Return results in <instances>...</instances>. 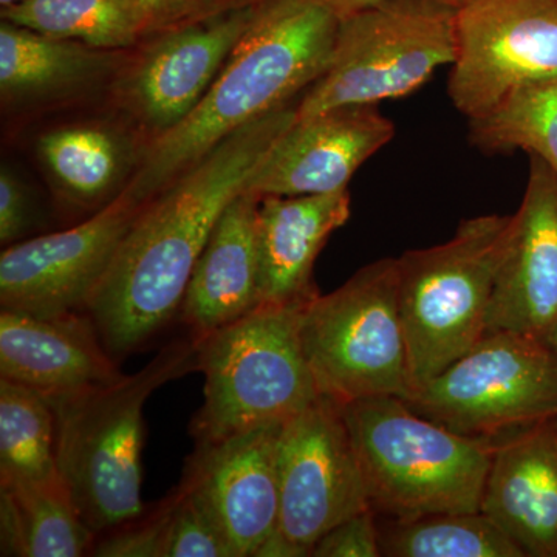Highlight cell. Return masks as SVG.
Here are the masks:
<instances>
[{"label": "cell", "instance_id": "6da1fadb", "mask_svg": "<svg viewBox=\"0 0 557 557\" xmlns=\"http://www.w3.org/2000/svg\"><path fill=\"white\" fill-rule=\"evenodd\" d=\"M296 108L293 102L240 127L143 209L84 309L116 361L178 317L215 223L295 123Z\"/></svg>", "mask_w": 557, "mask_h": 557}, {"label": "cell", "instance_id": "7a4b0ae2", "mask_svg": "<svg viewBox=\"0 0 557 557\" xmlns=\"http://www.w3.org/2000/svg\"><path fill=\"white\" fill-rule=\"evenodd\" d=\"M339 17L314 0H258L203 100L152 138L127 193L148 203L240 127L293 104L327 69Z\"/></svg>", "mask_w": 557, "mask_h": 557}, {"label": "cell", "instance_id": "3957f363", "mask_svg": "<svg viewBox=\"0 0 557 557\" xmlns=\"http://www.w3.org/2000/svg\"><path fill=\"white\" fill-rule=\"evenodd\" d=\"M197 370L199 344L190 336L164 347L134 375L47 397L58 472L81 519L98 536L145 512L143 410L157 388Z\"/></svg>", "mask_w": 557, "mask_h": 557}, {"label": "cell", "instance_id": "277c9868", "mask_svg": "<svg viewBox=\"0 0 557 557\" xmlns=\"http://www.w3.org/2000/svg\"><path fill=\"white\" fill-rule=\"evenodd\" d=\"M379 518L480 511L494 443L465 437L395 397L341 405Z\"/></svg>", "mask_w": 557, "mask_h": 557}, {"label": "cell", "instance_id": "5b68a950", "mask_svg": "<svg viewBox=\"0 0 557 557\" xmlns=\"http://www.w3.org/2000/svg\"><path fill=\"white\" fill-rule=\"evenodd\" d=\"M307 304H260L196 338L205 375L203 405L190 423L196 443L285 423L321 395L300 338Z\"/></svg>", "mask_w": 557, "mask_h": 557}, {"label": "cell", "instance_id": "8992f818", "mask_svg": "<svg viewBox=\"0 0 557 557\" xmlns=\"http://www.w3.org/2000/svg\"><path fill=\"white\" fill-rule=\"evenodd\" d=\"M512 214L463 220L445 244L403 252L398 299L416 392L485 335Z\"/></svg>", "mask_w": 557, "mask_h": 557}, {"label": "cell", "instance_id": "52a82bcc", "mask_svg": "<svg viewBox=\"0 0 557 557\" xmlns=\"http://www.w3.org/2000/svg\"><path fill=\"white\" fill-rule=\"evenodd\" d=\"M457 0H381L339 20L327 69L296 119L408 97L457 57Z\"/></svg>", "mask_w": 557, "mask_h": 557}, {"label": "cell", "instance_id": "ba28073f", "mask_svg": "<svg viewBox=\"0 0 557 557\" xmlns=\"http://www.w3.org/2000/svg\"><path fill=\"white\" fill-rule=\"evenodd\" d=\"M300 338L319 394L335 401L416 394L398 299L397 258L369 263L302 311Z\"/></svg>", "mask_w": 557, "mask_h": 557}, {"label": "cell", "instance_id": "9c48e42d", "mask_svg": "<svg viewBox=\"0 0 557 557\" xmlns=\"http://www.w3.org/2000/svg\"><path fill=\"white\" fill-rule=\"evenodd\" d=\"M406 403L465 437L500 442L557 417V351L522 333H485Z\"/></svg>", "mask_w": 557, "mask_h": 557}, {"label": "cell", "instance_id": "30bf717a", "mask_svg": "<svg viewBox=\"0 0 557 557\" xmlns=\"http://www.w3.org/2000/svg\"><path fill=\"white\" fill-rule=\"evenodd\" d=\"M368 508L341 403L319 395L282 426L277 528L260 557L311 556L319 539Z\"/></svg>", "mask_w": 557, "mask_h": 557}, {"label": "cell", "instance_id": "8fae6325", "mask_svg": "<svg viewBox=\"0 0 557 557\" xmlns=\"http://www.w3.org/2000/svg\"><path fill=\"white\" fill-rule=\"evenodd\" d=\"M456 27L448 94L467 120L557 75V0H457Z\"/></svg>", "mask_w": 557, "mask_h": 557}, {"label": "cell", "instance_id": "7c38bea8", "mask_svg": "<svg viewBox=\"0 0 557 557\" xmlns=\"http://www.w3.org/2000/svg\"><path fill=\"white\" fill-rule=\"evenodd\" d=\"M148 203L123 189L73 228L21 240L3 249L0 307L40 317L84 311L124 237Z\"/></svg>", "mask_w": 557, "mask_h": 557}, {"label": "cell", "instance_id": "4fadbf2b", "mask_svg": "<svg viewBox=\"0 0 557 557\" xmlns=\"http://www.w3.org/2000/svg\"><path fill=\"white\" fill-rule=\"evenodd\" d=\"M256 3L159 33L121 79L119 97L153 138L182 123L212 86L255 16Z\"/></svg>", "mask_w": 557, "mask_h": 557}, {"label": "cell", "instance_id": "5bb4252c", "mask_svg": "<svg viewBox=\"0 0 557 557\" xmlns=\"http://www.w3.org/2000/svg\"><path fill=\"white\" fill-rule=\"evenodd\" d=\"M284 423L196 443L182 485L211 509L234 557H260L276 534L278 443Z\"/></svg>", "mask_w": 557, "mask_h": 557}, {"label": "cell", "instance_id": "9a60e30c", "mask_svg": "<svg viewBox=\"0 0 557 557\" xmlns=\"http://www.w3.org/2000/svg\"><path fill=\"white\" fill-rule=\"evenodd\" d=\"M394 135V123L379 106H344L296 119L271 146L244 190L260 199L338 193Z\"/></svg>", "mask_w": 557, "mask_h": 557}, {"label": "cell", "instance_id": "2e32d148", "mask_svg": "<svg viewBox=\"0 0 557 557\" xmlns=\"http://www.w3.org/2000/svg\"><path fill=\"white\" fill-rule=\"evenodd\" d=\"M490 332L547 343L557 335V175L534 156L491 296Z\"/></svg>", "mask_w": 557, "mask_h": 557}, {"label": "cell", "instance_id": "e0dca14e", "mask_svg": "<svg viewBox=\"0 0 557 557\" xmlns=\"http://www.w3.org/2000/svg\"><path fill=\"white\" fill-rule=\"evenodd\" d=\"M123 376L86 311H0V379L53 397Z\"/></svg>", "mask_w": 557, "mask_h": 557}, {"label": "cell", "instance_id": "ac0fdd59", "mask_svg": "<svg viewBox=\"0 0 557 557\" xmlns=\"http://www.w3.org/2000/svg\"><path fill=\"white\" fill-rule=\"evenodd\" d=\"M480 511L525 557H557V417L494 443Z\"/></svg>", "mask_w": 557, "mask_h": 557}, {"label": "cell", "instance_id": "d6986e66", "mask_svg": "<svg viewBox=\"0 0 557 557\" xmlns=\"http://www.w3.org/2000/svg\"><path fill=\"white\" fill-rule=\"evenodd\" d=\"M260 197L248 190L222 212L197 260L178 317L203 338L255 310L260 298Z\"/></svg>", "mask_w": 557, "mask_h": 557}, {"label": "cell", "instance_id": "ffe728a7", "mask_svg": "<svg viewBox=\"0 0 557 557\" xmlns=\"http://www.w3.org/2000/svg\"><path fill=\"white\" fill-rule=\"evenodd\" d=\"M351 214L348 189L321 196L260 199L258 214L262 304H306L321 249Z\"/></svg>", "mask_w": 557, "mask_h": 557}, {"label": "cell", "instance_id": "44dd1931", "mask_svg": "<svg viewBox=\"0 0 557 557\" xmlns=\"http://www.w3.org/2000/svg\"><path fill=\"white\" fill-rule=\"evenodd\" d=\"M98 534L81 519L61 475L44 482L0 483V555H90Z\"/></svg>", "mask_w": 557, "mask_h": 557}, {"label": "cell", "instance_id": "7402d4cb", "mask_svg": "<svg viewBox=\"0 0 557 557\" xmlns=\"http://www.w3.org/2000/svg\"><path fill=\"white\" fill-rule=\"evenodd\" d=\"M109 50L54 38L3 21L0 25V89L3 97H40L70 89L109 67Z\"/></svg>", "mask_w": 557, "mask_h": 557}, {"label": "cell", "instance_id": "603a6c76", "mask_svg": "<svg viewBox=\"0 0 557 557\" xmlns=\"http://www.w3.org/2000/svg\"><path fill=\"white\" fill-rule=\"evenodd\" d=\"M381 557H525L482 511L379 518Z\"/></svg>", "mask_w": 557, "mask_h": 557}, {"label": "cell", "instance_id": "cb8c5ba5", "mask_svg": "<svg viewBox=\"0 0 557 557\" xmlns=\"http://www.w3.org/2000/svg\"><path fill=\"white\" fill-rule=\"evenodd\" d=\"M2 20L109 51L129 49L148 35L134 0H24L2 7Z\"/></svg>", "mask_w": 557, "mask_h": 557}, {"label": "cell", "instance_id": "d4e9b609", "mask_svg": "<svg viewBox=\"0 0 557 557\" xmlns=\"http://www.w3.org/2000/svg\"><path fill=\"white\" fill-rule=\"evenodd\" d=\"M468 124L469 139L482 152L523 150L557 175V75L520 87Z\"/></svg>", "mask_w": 557, "mask_h": 557}, {"label": "cell", "instance_id": "484cf974", "mask_svg": "<svg viewBox=\"0 0 557 557\" xmlns=\"http://www.w3.org/2000/svg\"><path fill=\"white\" fill-rule=\"evenodd\" d=\"M57 478L54 413L49 398L0 379V483Z\"/></svg>", "mask_w": 557, "mask_h": 557}, {"label": "cell", "instance_id": "4316f807", "mask_svg": "<svg viewBox=\"0 0 557 557\" xmlns=\"http://www.w3.org/2000/svg\"><path fill=\"white\" fill-rule=\"evenodd\" d=\"M39 150L51 174L73 199H100L115 182L121 152L109 132L90 126L65 127L44 135Z\"/></svg>", "mask_w": 557, "mask_h": 557}, {"label": "cell", "instance_id": "83f0119b", "mask_svg": "<svg viewBox=\"0 0 557 557\" xmlns=\"http://www.w3.org/2000/svg\"><path fill=\"white\" fill-rule=\"evenodd\" d=\"M174 494L164 557H234L228 539L205 502L182 483Z\"/></svg>", "mask_w": 557, "mask_h": 557}, {"label": "cell", "instance_id": "f1b7e54d", "mask_svg": "<svg viewBox=\"0 0 557 557\" xmlns=\"http://www.w3.org/2000/svg\"><path fill=\"white\" fill-rule=\"evenodd\" d=\"M174 491L138 518L98 536L91 556L100 557H164L168 531L174 511Z\"/></svg>", "mask_w": 557, "mask_h": 557}, {"label": "cell", "instance_id": "f546056e", "mask_svg": "<svg viewBox=\"0 0 557 557\" xmlns=\"http://www.w3.org/2000/svg\"><path fill=\"white\" fill-rule=\"evenodd\" d=\"M313 557H381L379 516L372 508L350 516L319 539Z\"/></svg>", "mask_w": 557, "mask_h": 557}, {"label": "cell", "instance_id": "4dcf8cb0", "mask_svg": "<svg viewBox=\"0 0 557 557\" xmlns=\"http://www.w3.org/2000/svg\"><path fill=\"white\" fill-rule=\"evenodd\" d=\"M32 214L27 193L16 175L3 166L0 171V242L17 244L30 228Z\"/></svg>", "mask_w": 557, "mask_h": 557}, {"label": "cell", "instance_id": "1f68e13d", "mask_svg": "<svg viewBox=\"0 0 557 557\" xmlns=\"http://www.w3.org/2000/svg\"><path fill=\"white\" fill-rule=\"evenodd\" d=\"M149 33H160L185 22L208 16L203 0H134Z\"/></svg>", "mask_w": 557, "mask_h": 557}, {"label": "cell", "instance_id": "d6a6232c", "mask_svg": "<svg viewBox=\"0 0 557 557\" xmlns=\"http://www.w3.org/2000/svg\"><path fill=\"white\" fill-rule=\"evenodd\" d=\"M314 2L321 3L325 9L333 11L339 20H344V17L359 13L369 7L376 5L381 0H314Z\"/></svg>", "mask_w": 557, "mask_h": 557}, {"label": "cell", "instance_id": "836d02e7", "mask_svg": "<svg viewBox=\"0 0 557 557\" xmlns=\"http://www.w3.org/2000/svg\"><path fill=\"white\" fill-rule=\"evenodd\" d=\"M252 0H203L205 10L208 14L218 13V11L231 9V7L244 5Z\"/></svg>", "mask_w": 557, "mask_h": 557}, {"label": "cell", "instance_id": "e575fe53", "mask_svg": "<svg viewBox=\"0 0 557 557\" xmlns=\"http://www.w3.org/2000/svg\"><path fill=\"white\" fill-rule=\"evenodd\" d=\"M24 2V0H0V5L2 7H10L14 5V3Z\"/></svg>", "mask_w": 557, "mask_h": 557}, {"label": "cell", "instance_id": "d590c367", "mask_svg": "<svg viewBox=\"0 0 557 557\" xmlns=\"http://www.w3.org/2000/svg\"><path fill=\"white\" fill-rule=\"evenodd\" d=\"M553 347H555V350L557 351V335L552 341Z\"/></svg>", "mask_w": 557, "mask_h": 557}]
</instances>
